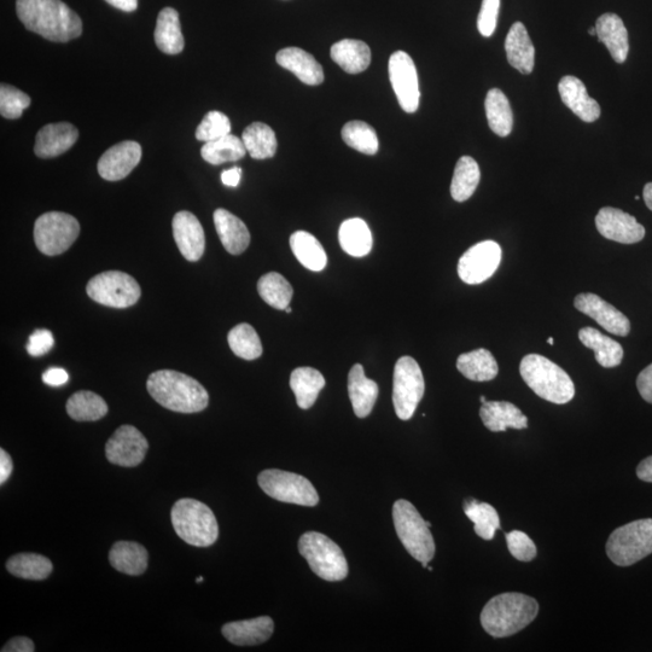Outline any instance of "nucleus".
<instances>
[{
    "mask_svg": "<svg viewBox=\"0 0 652 652\" xmlns=\"http://www.w3.org/2000/svg\"><path fill=\"white\" fill-rule=\"evenodd\" d=\"M279 66L287 69L298 77L301 83L317 86L324 81L323 67L316 58L299 48H287L278 52L276 56Z\"/></svg>",
    "mask_w": 652,
    "mask_h": 652,
    "instance_id": "5701e85b",
    "label": "nucleus"
},
{
    "mask_svg": "<svg viewBox=\"0 0 652 652\" xmlns=\"http://www.w3.org/2000/svg\"><path fill=\"white\" fill-rule=\"evenodd\" d=\"M643 197H644V202L646 207H648L652 212V183H648L645 185L643 191Z\"/></svg>",
    "mask_w": 652,
    "mask_h": 652,
    "instance_id": "680f3d73",
    "label": "nucleus"
},
{
    "mask_svg": "<svg viewBox=\"0 0 652 652\" xmlns=\"http://www.w3.org/2000/svg\"><path fill=\"white\" fill-rule=\"evenodd\" d=\"M426 392L423 372L411 357L398 360L394 369L393 404L395 413L403 421H409L415 415L417 406Z\"/></svg>",
    "mask_w": 652,
    "mask_h": 652,
    "instance_id": "f8f14e48",
    "label": "nucleus"
},
{
    "mask_svg": "<svg viewBox=\"0 0 652 652\" xmlns=\"http://www.w3.org/2000/svg\"><path fill=\"white\" fill-rule=\"evenodd\" d=\"M7 569L16 578L40 581L49 578L54 566L48 557L38 553H19L10 558Z\"/></svg>",
    "mask_w": 652,
    "mask_h": 652,
    "instance_id": "a19ab883",
    "label": "nucleus"
},
{
    "mask_svg": "<svg viewBox=\"0 0 652 652\" xmlns=\"http://www.w3.org/2000/svg\"><path fill=\"white\" fill-rule=\"evenodd\" d=\"M637 475L640 480L652 483V456L640 462L637 468Z\"/></svg>",
    "mask_w": 652,
    "mask_h": 652,
    "instance_id": "bf43d9fd",
    "label": "nucleus"
},
{
    "mask_svg": "<svg viewBox=\"0 0 652 652\" xmlns=\"http://www.w3.org/2000/svg\"><path fill=\"white\" fill-rule=\"evenodd\" d=\"M275 631V622L269 616L252 620L229 622L223 626V636L238 646H253L267 642Z\"/></svg>",
    "mask_w": 652,
    "mask_h": 652,
    "instance_id": "4be33fe9",
    "label": "nucleus"
},
{
    "mask_svg": "<svg viewBox=\"0 0 652 652\" xmlns=\"http://www.w3.org/2000/svg\"><path fill=\"white\" fill-rule=\"evenodd\" d=\"M339 240L343 250L354 258H363L372 249V234L368 224L363 219L353 218L343 221Z\"/></svg>",
    "mask_w": 652,
    "mask_h": 652,
    "instance_id": "f704fd0d",
    "label": "nucleus"
},
{
    "mask_svg": "<svg viewBox=\"0 0 652 652\" xmlns=\"http://www.w3.org/2000/svg\"><path fill=\"white\" fill-rule=\"evenodd\" d=\"M259 486L267 496L278 502L301 506H316L319 496L306 477L278 469L264 470L258 477Z\"/></svg>",
    "mask_w": 652,
    "mask_h": 652,
    "instance_id": "9b49d317",
    "label": "nucleus"
},
{
    "mask_svg": "<svg viewBox=\"0 0 652 652\" xmlns=\"http://www.w3.org/2000/svg\"><path fill=\"white\" fill-rule=\"evenodd\" d=\"M285 312L290 314L291 312H293V310H291V307L288 306L287 308H285Z\"/></svg>",
    "mask_w": 652,
    "mask_h": 652,
    "instance_id": "69168bd1",
    "label": "nucleus"
},
{
    "mask_svg": "<svg viewBox=\"0 0 652 652\" xmlns=\"http://www.w3.org/2000/svg\"><path fill=\"white\" fill-rule=\"evenodd\" d=\"M241 178L242 170L240 167L230 168V170L221 173V182L226 186H230V188H237L241 183Z\"/></svg>",
    "mask_w": 652,
    "mask_h": 652,
    "instance_id": "13d9d810",
    "label": "nucleus"
},
{
    "mask_svg": "<svg viewBox=\"0 0 652 652\" xmlns=\"http://www.w3.org/2000/svg\"><path fill=\"white\" fill-rule=\"evenodd\" d=\"M393 521L401 544L407 552L428 568L435 556V541L430 527L418 510L407 500H398L393 506Z\"/></svg>",
    "mask_w": 652,
    "mask_h": 652,
    "instance_id": "423d86ee",
    "label": "nucleus"
},
{
    "mask_svg": "<svg viewBox=\"0 0 652 652\" xmlns=\"http://www.w3.org/2000/svg\"><path fill=\"white\" fill-rule=\"evenodd\" d=\"M258 291L267 305L276 310L285 311L293 299L294 289L282 275L270 272L260 278Z\"/></svg>",
    "mask_w": 652,
    "mask_h": 652,
    "instance_id": "c03bdc74",
    "label": "nucleus"
},
{
    "mask_svg": "<svg viewBox=\"0 0 652 652\" xmlns=\"http://www.w3.org/2000/svg\"><path fill=\"white\" fill-rule=\"evenodd\" d=\"M109 562L120 573L142 575L148 568L149 553L141 544L118 541L109 552Z\"/></svg>",
    "mask_w": 652,
    "mask_h": 652,
    "instance_id": "c85d7f7f",
    "label": "nucleus"
},
{
    "mask_svg": "<svg viewBox=\"0 0 652 652\" xmlns=\"http://www.w3.org/2000/svg\"><path fill=\"white\" fill-rule=\"evenodd\" d=\"M290 247L296 259L308 270L319 272L328 265V256L322 244L306 231H298L291 235Z\"/></svg>",
    "mask_w": 652,
    "mask_h": 652,
    "instance_id": "c9c22d12",
    "label": "nucleus"
},
{
    "mask_svg": "<svg viewBox=\"0 0 652 652\" xmlns=\"http://www.w3.org/2000/svg\"><path fill=\"white\" fill-rule=\"evenodd\" d=\"M457 369L468 380L475 382L492 381L499 372L496 358L485 348L459 355Z\"/></svg>",
    "mask_w": 652,
    "mask_h": 652,
    "instance_id": "473e14b6",
    "label": "nucleus"
},
{
    "mask_svg": "<svg viewBox=\"0 0 652 652\" xmlns=\"http://www.w3.org/2000/svg\"><path fill=\"white\" fill-rule=\"evenodd\" d=\"M36 646L31 639L27 637H16L4 645L2 652H33Z\"/></svg>",
    "mask_w": 652,
    "mask_h": 652,
    "instance_id": "6e6d98bb",
    "label": "nucleus"
},
{
    "mask_svg": "<svg viewBox=\"0 0 652 652\" xmlns=\"http://www.w3.org/2000/svg\"><path fill=\"white\" fill-rule=\"evenodd\" d=\"M231 351L242 359L255 360L263 354V345L252 325L238 324L227 336Z\"/></svg>",
    "mask_w": 652,
    "mask_h": 652,
    "instance_id": "a18cd8bd",
    "label": "nucleus"
},
{
    "mask_svg": "<svg viewBox=\"0 0 652 652\" xmlns=\"http://www.w3.org/2000/svg\"><path fill=\"white\" fill-rule=\"evenodd\" d=\"M637 388L646 403L652 404V364L640 372L637 378Z\"/></svg>",
    "mask_w": 652,
    "mask_h": 652,
    "instance_id": "864d4df0",
    "label": "nucleus"
},
{
    "mask_svg": "<svg viewBox=\"0 0 652 652\" xmlns=\"http://www.w3.org/2000/svg\"><path fill=\"white\" fill-rule=\"evenodd\" d=\"M214 224L221 243L227 253L240 255L246 252L250 243L248 227L236 215L219 208L214 212Z\"/></svg>",
    "mask_w": 652,
    "mask_h": 652,
    "instance_id": "393cba45",
    "label": "nucleus"
},
{
    "mask_svg": "<svg viewBox=\"0 0 652 652\" xmlns=\"http://www.w3.org/2000/svg\"><path fill=\"white\" fill-rule=\"evenodd\" d=\"M242 141L248 154L255 160L271 159L277 153L278 143L275 131L263 122H254L243 132Z\"/></svg>",
    "mask_w": 652,
    "mask_h": 652,
    "instance_id": "4c0bfd02",
    "label": "nucleus"
},
{
    "mask_svg": "<svg viewBox=\"0 0 652 652\" xmlns=\"http://www.w3.org/2000/svg\"><path fill=\"white\" fill-rule=\"evenodd\" d=\"M539 613L534 598L522 593H503L489 601L481 613V625L489 636L506 638L525 630Z\"/></svg>",
    "mask_w": 652,
    "mask_h": 652,
    "instance_id": "7ed1b4c3",
    "label": "nucleus"
},
{
    "mask_svg": "<svg viewBox=\"0 0 652 652\" xmlns=\"http://www.w3.org/2000/svg\"><path fill=\"white\" fill-rule=\"evenodd\" d=\"M389 78L395 96L404 112L416 113L421 100L415 62L404 51L394 52L389 58Z\"/></svg>",
    "mask_w": 652,
    "mask_h": 652,
    "instance_id": "4468645a",
    "label": "nucleus"
},
{
    "mask_svg": "<svg viewBox=\"0 0 652 652\" xmlns=\"http://www.w3.org/2000/svg\"><path fill=\"white\" fill-rule=\"evenodd\" d=\"M465 515L474 522L475 533L483 540H492L500 528V518L492 505L479 502L474 498L464 500Z\"/></svg>",
    "mask_w": 652,
    "mask_h": 652,
    "instance_id": "79ce46f5",
    "label": "nucleus"
},
{
    "mask_svg": "<svg viewBox=\"0 0 652 652\" xmlns=\"http://www.w3.org/2000/svg\"><path fill=\"white\" fill-rule=\"evenodd\" d=\"M79 234V221L67 213H45L34 225V241L40 252L48 256L67 252Z\"/></svg>",
    "mask_w": 652,
    "mask_h": 652,
    "instance_id": "9d476101",
    "label": "nucleus"
},
{
    "mask_svg": "<svg viewBox=\"0 0 652 652\" xmlns=\"http://www.w3.org/2000/svg\"><path fill=\"white\" fill-rule=\"evenodd\" d=\"M485 109L489 128L499 137H508L514 126V115L504 92L499 89L489 91Z\"/></svg>",
    "mask_w": 652,
    "mask_h": 652,
    "instance_id": "e433bc0d",
    "label": "nucleus"
},
{
    "mask_svg": "<svg viewBox=\"0 0 652 652\" xmlns=\"http://www.w3.org/2000/svg\"><path fill=\"white\" fill-rule=\"evenodd\" d=\"M54 345L55 339L51 331L39 329L29 337L26 349L32 357H40V355L49 353Z\"/></svg>",
    "mask_w": 652,
    "mask_h": 652,
    "instance_id": "603ef678",
    "label": "nucleus"
},
{
    "mask_svg": "<svg viewBox=\"0 0 652 652\" xmlns=\"http://www.w3.org/2000/svg\"><path fill=\"white\" fill-rule=\"evenodd\" d=\"M325 384L324 376L313 368H298L290 376V388L302 410L311 409Z\"/></svg>",
    "mask_w": 652,
    "mask_h": 652,
    "instance_id": "72a5a7b5",
    "label": "nucleus"
},
{
    "mask_svg": "<svg viewBox=\"0 0 652 652\" xmlns=\"http://www.w3.org/2000/svg\"><path fill=\"white\" fill-rule=\"evenodd\" d=\"M331 58L349 74H359L369 68L371 50L360 40L343 39L331 46Z\"/></svg>",
    "mask_w": 652,
    "mask_h": 652,
    "instance_id": "7c9ffc66",
    "label": "nucleus"
},
{
    "mask_svg": "<svg viewBox=\"0 0 652 652\" xmlns=\"http://www.w3.org/2000/svg\"><path fill=\"white\" fill-rule=\"evenodd\" d=\"M155 43L167 55H178L184 50L185 40L177 10L165 8L157 16Z\"/></svg>",
    "mask_w": 652,
    "mask_h": 652,
    "instance_id": "2f4dec72",
    "label": "nucleus"
},
{
    "mask_svg": "<svg viewBox=\"0 0 652 652\" xmlns=\"http://www.w3.org/2000/svg\"><path fill=\"white\" fill-rule=\"evenodd\" d=\"M66 410L74 421L96 422L107 415L108 405L100 395L83 390L68 399Z\"/></svg>",
    "mask_w": 652,
    "mask_h": 652,
    "instance_id": "58836bf2",
    "label": "nucleus"
},
{
    "mask_svg": "<svg viewBox=\"0 0 652 652\" xmlns=\"http://www.w3.org/2000/svg\"><path fill=\"white\" fill-rule=\"evenodd\" d=\"M579 340L582 345L595 352L597 363L605 369L619 366L624 359V348L619 342L610 339L593 328H584L579 331Z\"/></svg>",
    "mask_w": 652,
    "mask_h": 652,
    "instance_id": "c756f323",
    "label": "nucleus"
},
{
    "mask_svg": "<svg viewBox=\"0 0 652 652\" xmlns=\"http://www.w3.org/2000/svg\"><path fill=\"white\" fill-rule=\"evenodd\" d=\"M69 380L67 371L61 368H50L43 374V382L51 387H60Z\"/></svg>",
    "mask_w": 652,
    "mask_h": 652,
    "instance_id": "5fc2aeb1",
    "label": "nucleus"
},
{
    "mask_svg": "<svg viewBox=\"0 0 652 652\" xmlns=\"http://www.w3.org/2000/svg\"><path fill=\"white\" fill-rule=\"evenodd\" d=\"M596 226L599 234L617 243H639L645 237V227L636 218L613 207H604L599 211Z\"/></svg>",
    "mask_w": 652,
    "mask_h": 652,
    "instance_id": "dca6fc26",
    "label": "nucleus"
},
{
    "mask_svg": "<svg viewBox=\"0 0 652 652\" xmlns=\"http://www.w3.org/2000/svg\"><path fill=\"white\" fill-rule=\"evenodd\" d=\"M86 293L103 306L127 308L141 299L142 289L135 278L121 271H107L90 279Z\"/></svg>",
    "mask_w": 652,
    "mask_h": 652,
    "instance_id": "1a4fd4ad",
    "label": "nucleus"
},
{
    "mask_svg": "<svg viewBox=\"0 0 652 652\" xmlns=\"http://www.w3.org/2000/svg\"><path fill=\"white\" fill-rule=\"evenodd\" d=\"M17 16L28 31L55 43H67L83 33V22L61 0H17Z\"/></svg>",
    "mask_w": 652,
    "mask_h": 652,
    "instance_id": "f257e3e1",
    "label": "nucleus"
},
{
    "mask_svg": "<svg viewBox=\"0 0 652 652\" xmlns=\"http://www.w3.org/2000/svg\"><path fill=\"white\" fill-rule=\"evenodd\" d=\"M231 135V122L227 116L217 110L209 112L196 130L197 141L212 142Z\"/></svg>",
    "mask_w": 652,
    "mask_h": 652,
    "instance_id": "09e8293b",
    "label": "nucleus"
},
{
    "mask_svg": "<svg viewBox=\"0 0 652 652\" xmlns=\"http://www.w3.org/2000/svg\"><path fill=\"white\" fill-rule=\"evenodd\" d=\"M148 392L157 404L179 413H196L206 409L209 395L195 378L173 370H160L151 374Z\"/></svg>",
    "mask_w": 652,
    "mask_h": 652,
    "instance_id": "f03ea898",
    "label": "nucleus"
},
{
    "mask_svg": "<svg viewBox=\"0 0 652 652\" xmlns=\"http://www.w3.org/2000/svg\"><path fill=\"white\" fill-rule=\"evenodd\" d=\"M480 400H481V403H482V404H483V403H486V401H487L485 397H481Z\"/></svg>",
    "mask_w": 652,
    "mask_h": 652,
    "instance_id": "338daca9",
    "label": "nucleus"
},
{
    "mask_svg": "<svg viewBox=\"0 0 652 652\" xmlns=\"http://www.w3.org/2000/svg\"><path fill=\"white\" fill-rule=\"evenodd\" d=\"M178 537L196 547L212 546L219 538L217 517L206 504L195 499H180L171 512Z\"/></svg>",
    "mask_w": 652,
    "mask_h": 652,
    "instance_id": "39448f33",
    "label": "nucleus"
},
{
    "mask_svg": "<svg viewBox=\"0 0 652 652\" xmlns=\"http://www.w3.org/2000/svg\"><path fill=\"white\" fill-rule=\"evenodd\" d=\"M196 581H197V584H199V582H202V581H203V578H199V579H197Z\"/></svg>",
    "mask_w": 652,
    "mask_h": 652,
    "instance_id": "774afa93",
    "label": "nucleus"
},
{
    "mask_svg": "<svg viewBox=\"0 0 652 652\" xmlns=\"http://www.w3.org/2000/svg\"><path fill=\"white\" fill-rule=\"evenodd\" d=\"M342 138L348 147L365 155H376L380 147L376 131L364 121L347 122L342 128Z\"/></svg>",
    "mask_w": 652,
    "mask_h": 652,
    "instance_id": "49530a36",
    "label": "nucleus"
},
{
    "mask_svg": "<svg viewBox=\"0 0 652 652\" xmlns=\"http://www.w3.org/2000/svg\"><path fill=\"white\" fill-rule=\"evenodd\" d=\"M247 153L242 139L232 135L208 142L201 149L202 159L214 166L241 160Z\"/></svg>",
    "mask_w": 652,
    "mask_h": 652,
    "instance_id": "37998d69",
    "label": "nucleus"
},
{
    "mask_svg": "<svg viewBox=\"0 0 652 652\" xmlns=\"http://www.w3.org/2000/svg\"><path fill=\"white\" fill-rule=\"evenodd\" d=\"M547 343H549V345H553V343H555V340H553L552 337H550V339L547 340Z\"/></svg>",
    "mask_w": 652,
    "mask_h": 652,
    "instance_id": "0e129e2a",
    "label": "nucleus"
},
{
    "mask_svg": "<svg viewBox=\"0 0 652 652\" xmlns=\"http://www.w3.org/2000/svg\"><path fill=\"white\" fill-rule=\"evenodd\" d=\"M142 159V147L137 142L126 141L108 149L98 161V173L108 182L125 179Z\"/></svg>",
    "mask_w": 652,
    "mask_h": 652,
    "instance_id": "a211bd4d",
    "label": "nucleus"
},
{
    "mask_svg": "<svg viewBox=\"0 0 652 652\" xmlns=\"http://www.w3.org/2000/svg\"><path fill=\"white\" fill-rule=\"evenodd\" d=\"M506 544H508L509 551L517 561L531 562L537 557V546L533 540L528 537L526 533L521 531H512L505 535Z\"/></svg>",
    "mask_w": 652,
    "mask_h": 652,
    "instance_id": "8fccbe9b",
    "label": "nucleus"
},
{
    "mask_svg": "<svg viewBox=\"0 0 652 652\" xmlns=\"http://www.w3.org/2000/svg\"><path fill=\"white\" fill-rule=\"evenodd\" d=\"M148 450V440L137 428L121 426L108 440L106 456L112 464L133 468L144 461Z\"/></svg>",
    "mask_w": 652,
    "mask_h": 652,
    "instance_id": "2eb2a0df",
    "label": "nucleus"
},
{
    "mask_svg": "<svg viewBox=\"0 0 652 652\" xmlns=\"http://www.w3.org/2000/svg\"><path fill=\"white\" fill-rule=\"evenodd\" d=\"M506 57L511 67L522 74H531L535 63V49L527 28L522 22H516L510 28L505 40Z\"/></svg>",
    "mask_w": 652,
    "mask_h": 652,
    "instance_id": "cd10ccee",
    "label": "nucleus"
},
{
    "mask_svg": "<svg viewBox=\"0 0 652 652\" xmlns=\"http://www.w3.org/2000/svg\"><path fill=\"white\" fill-rule=\"evenodd\" d=\"M590 34H591L592 37H596V36H597L596 27H593V28L590 29Z\"/></svg>",
    "mask_w": 652,
    "mask_h": 652,
    "instance_id": "e2e57ef3",
    "label": "nucleus"
},
{
    "mask_svg": "<svg viewBox=\"0 0 652 652\" xmlns=\"http://www.w3.org/2000/svg\"><path fill=\"white\" fill-rule=\"evenodd\" d=\"M480 417L485 427L493 433L505 432L508 428H528V418L508 401H486L481 406Z\"/></svg>",
    "mask_w": 652,
    "mask_h": 652,
    "instance_id": "b1692460",
    "label": "nucleus"
},
{
    "mask_svg": "<svg viewBox=\"0 0 652 652\" xmlns=\"http://www.w3.org/2000/svg\"><path fill=\"white\" fill-rule=\"evenodd\" d=\"M78 128L68 122L46 125L38 132L34 153L40 159L60 156L77 143Z\"/></svg>",
    "mask_w": 652,
    "mask_h": 652,
    "instance_id": "aec40b11",
    "label": "nucleus"
},
{
    "mask_svg": "<svg viewBox=\"0 0 652 652\" xmlns=\"http://www.w3.org/2000/svg\"><path fill=\"white\" fill-rule=\"evenodd\" d=\"M14 463L9 453L5 450H0V485H4L8 481L11 473H13Z\"/></svg>",
    "mask_w": 652,
    "mask_h": 652,
    "instance_id": "4d7b16f0",
    "label": "nucleus"
},
{
    "mask_svg": "<svg viewBox=\"0 0 652 652\" xmlns=\"http://www.w3.org/2000/svg\"><path fill=\"white\" fill-rule=\"evenodd\" d=\"M499 9L500 0H483L477 19V28L483 37H492L496 32Z\"/></svg>",
    "mask_w": 652,
    "mask_h": 652,
    "instance_id": "3c124183",
    "label": "nucleus"
},
{
    "mask_svg": "<svg viewBox=\"0 0 652 652\" xmlns=\"http://www.w3.org/2000/svg\"><path fill=\"white\" fill-rule=\"evenodd\" d=\"M520 374L538 397L552 404H568L574 398L575 386L572 378L543 355H526L520 364Z\"/></svg>",
    "mask_w": 652,
    "mask_h": 652,
    "instance_id": "20e7f679",
    "label": "nucleus"
},
{
    "mask_svg": "<svg viewBox=\"0 0 652 652\" xmlns=\"http://www.w3.org/2000/svg\"><path fill=\"white\" fill-rule=\"evenodd\" d=\"M502 256V247L497 242L485 241L475 244L459 259V278L470 285L488 281L499 269Z\"/></svg>",
    "mask_w": 652,
    "mask_h": 652,
    "instance_id": "ddd939ff",
    "label": "nucleus"
},
{
    "mask_svg": "<svg viewBox=\"0 0 652 652\" xmlns=\"http://www.w3.org/2000/svg\"><path fill=\"white\" fill-rule=\"evenodd\" d=\"M562 101L582 121L595 122L601 118V107L590 97L586 86L578 78L567 75L558 84Z\"/></svg>",
    "mask_w": 652,
    "mask_h": 652,
    "instance_id": "412c9836",
    "label": "nucleus"
},
{
    "mask_svg": "<svg viewBox=\"0 0 652 652\" xmlns=\"http://www.w3.org/2000/svg\"><path fill=\"white\" fill-rule=\"evenodd\" d=\"M574 305L576 310L595 319L610 334L625 337L631 333V323L625 314L596 294H580L576 296Z\"/></svg>",
    "mask_w": 652,
    "mask_h": 652,
    "instance_id": "f3484780",
    "label": "nucleus"
},
{
    "mask_svg": "<svg viewBox=\"0 0 652 652\" xmlns=\"http://www.w3.org/2000/svg\"><path fill=\"white\" fill-rule=\"evenodd\" d=\"M377 383L365 375L363 365L355 364L348 375V394L355 415L366 418L374 410L378 398Z\"/></svg>",
    "mask_w": 652,
    "mask_h": 652,
    "instance_id": "bb28decb",
    "label": "nucleus"
},
{
    "mask_svg": "<svg viewBox=\"0 0 652 652\" xmlns=\"http://www.w3.org/2000/svg\"><path fill=\"white\" fill-rule=\"evenodd\" d=\"M173 237L180 253L191 263L199 261L206 249L205 231L194 214L179 212L172 221Z\"/></svg>",
    "mask_w": 652,
    "mask_h": 652,
    "instance_id": "6ab92c4d",
    "label": "nucleus"
},
{
    "mask_svg": "<svg viewBox=\"0 0 652 652\" xmlns=\"http://www.w3.org/2000/svg\"><path fill=\"white\" fill-rule=\"evenodd\" d=\"M31 106V98L14 86H0V114L3 118L16 120Z\"/></svg>",
    "mask_w": 652,
    "mask_h": 652,
    "instance_id": "de8ad7c7",
    "label": "nucleus"
},
{
    "mask_svg": "<svg viewBox=\"0 0 652 652\" xmlns=\"http://www.w3.org/2000/svg\"><path fill=\"white\" fill-rule=\"evenodd\" d=\"M481 172L477 162L470 156H463L458 160L454 170L451 195L454 201L465 202L474 195L480 184Z\"/></svg>",
    "mask_w": 652,
    "mask_h": 652,
    "instance_id": "ea45409f",
    "label": "nucleus"
},
{
    "mask_svg": "<svg viewBox=\"0 0 652 652\" xmlns=\"http://www.w3.org/2000/svg\"><path fill=\"white\" fill-rule=\"evenodd\" d=\"M299 551L312 572L326 581L345 580L348 563L341 547L318 532H308L299 540Z\"/></svg>",
    "mask_w": 652,
    "mask_h": 652,
    "instance_id": "0eeeda50",
    "label": "nucleus"
},
{
    "mask_svg": "<svg viewBox=\"0 0 652 652\" xmlns=\"http://www.w3.org/2000/svg\"><path fill=\"white\" fill-rule=\"evenodd\" d=\"M652 553V518L615 529L607 543V555L616 566L630 567Z\"/></svg>",
    "mask_w": 652,
    "mask_h": 652,
    "instance_id": "6e6552de",
    "label": "nucleus"
},
{
    "mask_svg": "<svg viewBox=\"0 0 652 652\" xmlns=\"http://www.w3.org/2000/svg\"><path fill=\"white\" fill-rule=\"evenodd\" d=\"M106 2L116 9L126 11V13H132L138 8V0H106Z\"/></svg>",
    "mask_w": 652,
    "mask_h": 652,
    "instance_id": "052dcab7",
    "label": "nucleus"
},
{
    "mask_svg": "<svg viewBox=\"0 0 652 652\" xmlns=\"http://www.w3.org/2000/svg\"><path fill=\"white\" fill-rule=\"evenodd\" d=\"M597 37L607 46L616 63H624L630 52L628 32L624 21L616 14H604L596 22Z\"/></svg>",
    "mask_w": 652,
    "mask_h": 652,
    "instance_id": "a878e982",
    "label": "nucleus"
}]
</instances>
